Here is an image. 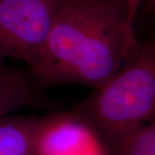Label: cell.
Masks as SVG:
<instances>
[{"label": "cell", "instance_id": "1", "mask_svg": "<svg viewBox=\"0 0 155 155\" xmlns=\"http://www.w3.org/2000/svg\"><path fill=\"white\" fill-rule=\"evenodd\" d=\"M127 7L113 0H61L37 66L41 89L80 84L103 87L138 50Z\"/></svg>", "mask_w": 155, "mask_h": 155}, {"label": "cell", "instance_id": "2", "mask_svg": "<svg viewBox=\"0 0 155 155\" xmlns=\"http://www.w3.org/2000/svg\"><path fill=\"white\" fill-rule=\"evenodd\" d=\"M72 116L101 147L154 121L155 45L148 39L103 87L77 104Z\"/></svg>", "mask_w": 155, "mask_h": 155}, {"label": "cell", "instance_id": "3", "mask_svg": "<svg viewBox=\"0 0 155 155\" xmlns=\"http://www.w3.org/2000/svg\"><path fill=\"white\" fill-rule=\"evenodd\" d=\"M61 0H0V57L37 66Z\"/></svg>", "mask_w": 155, "mask_h": 155}, {"label": "cell", "instance_id": "4", "mask_svg": "<svg viewBox=\"0 0 155 155\" xmlns=\"http://www.w3.org/2000/svg\"><path fill=\"white\" fill-rule=\"evenodd\" d=\"M69 115L54 110L46 116H13L0 118V155H44L50 134Z\"/></svg>", "mask_w": 155, "mask_h": 155}, {"label": "cell", "instance_id": "5", "mask_svg": "<svg viewBox=\"0 0 155 155\" xmlns=\"http://www.w3.org/2000/svg\"><path fill=\"white\" fill-rule=\"evenodd\" d=\"M41 90L28 72L6 67L0 73V118L22 109L59 108Z\"/></svg>", "mask_w": 155, "mask_h": 155}, {"label": "cell", "instance_id": "6", "mask_svg": "<svg viewBox=\"0 0 155 155\" xmlns=\"http://www.w3.org/2000/svg\"><path fill=\"white\" fill-rule=\"evenodd\" d=\"M101 147L105 155H155L154 121L142 124L112 144Z\"/></svg>", "mask_w": 155, "mask_h": 155}, {"label": "cell", "instance_id": "7", "mask_svg": "<svg viewBox=\"0 0 155 155\" xmlns=\"http://www.w3.org/2000/svg\"><path fill=\"white\" fill-rule=\"evenodd\" d=\"M140 0H129L128 5H127V17L129 20L134 21V15L136 12V9L138 7Z\"/></svg>", "mask_w": 155, "mask_h": 155}, {"label": "cell", "instance_id": "8", "mask_svg": "<svg viewBox=\"0 0 155 155\" xmlns=\"http://www.w3.org/2000/svg\"><path fill=\"white\" fill-rule=\"evenodd\" d=\"M4 61H5V60H4L3 58H1V57H0V73L3 72V71L5 69L6 67H7L5 66V62H4Z\"/></svg>", "mask_w": 155, "mask_h": 155}, {"label": "cell", "instance_id": "9", "mask_svg": "<svg viewBox=\"0 0 155 155\" xmlns=\"http://www.w3.org/2000/svg\"><path fill=\"white\" fill-rule=\"evenodd\" d=\"M113 1H116L117 3H120L122 5H126L127 7V5H128V2H129V0H113Z\"/></svg>", "mask_w": 155, "mask_h": 155}]
</instances>
